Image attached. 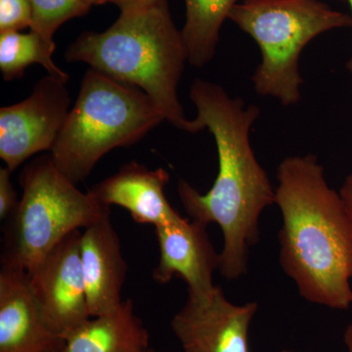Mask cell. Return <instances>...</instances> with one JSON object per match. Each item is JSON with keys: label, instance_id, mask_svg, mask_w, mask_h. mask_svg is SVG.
<instances>
[{"label": "cell", "instance_id": "cell-1", "mask_svg": "<svg viewBox=\"0 0 352 352\" xmlns=\"http://www.w3.org/2000/svg\"><path fill=\"white\" fill-rule=\"evenodd\" d=\"M189 96L197 109V131L208 129L214 135L219 173L206 194L180 179L178 196L190 219L221 229L219 271L234 281L248 272L250 252L258 242L259 219L275 204V188L251 144L252 127L261 110L201 78L192 83Z\"/></svg>", "mask_w": 352, "mask_h": 352}, {"label": "cell", "instance_id": "cell-2", "mask_svg": "<svg viewBox=\"0 0 352 352\" xmlns=\"http://www.w3.org/2000/svg\"><path fill=\"white\" fill-rule=\"evenodd\" d=\"M275 204L283 224L279 263L298 294L314 305H352V224L314 154L285 157L277 168Z\"/></svg>", "mask_w": 352, "mask_h": 352}, {"label": "cell", "instance_id": "cell-3", "mask_svg": "<svg viewBox=\"0 0 352 352\" xmlns=\"http://www.w3.org/2000/svg\"><path fill=\"white\" fill-rule=\"evenodd\" d=\"M65 58L80 62L115 80L142 89L164 120L188 133H197L178 97L186 62L182 31L171 18L166 0L153 6L120 11L106 31L87 32L69 46Z\"/></svg>", "mask_w": 352, "mask_h": 352}, {"label": "cell", "instance_id": "cell-4", "mask_svg": "<svg viewBox=\"0 0 352 352\" xmlns=\"http://www.w3.org/2000/svg\"><path fill=\"white\" fill-rule=\"evenodd\" d=\"M163 122L142 89L89 69L50 157L58 170L78 184L107 153L135 144Z\"/></svg>", "mask_w": 352, "mask_h": 352}, {"label": "cell", "instance_id": "cell-5", "mask_svg": "<svg viewBox=\"0 0 352 352\" xmlns=\"http://www.w3.org/2000/svg\"><path fill=\"white\" fill-rule=\"evenodd\" d=\"M228 19L261 50V61L252 76L256 94L286 107L302 98L298 64L307 44L324 32L352 27L351 15L320 0H242Z\"/></svg>", "mask_w": 352, "mask_h": 352}, {"label": "cell", "instance_id": "cell-6", "mask_svg": "<svg viewBox=\"0 0 352 352\" xmlns=\"http://www.w3.org/2000/svg\"><path fill=\"white\" fill-rule=\"evenodd\" d=\"M17 210L6 220L1 263L32 272L69 234L110 214L89 191L82 193L53 163L36 157L19 175Z\"/></svg>", "mask_w": 352, "mask_h": 352}, {"label": "cell", "instance_id": "cell-7", "mask_svg": "<svg viewBox=\"0 0 352 352\" xmlns=\"http://www.w3.org/2000/svg\"><path fill=\"white\" fill-rule=\"evenodd\" d=\"M66 85L47 75L25 100L0 109V157L11 171L52 149L71 111Z\"/></svg>", "mask_w": 352, "mask_h": 352}, {"label": "cell", "instance_id": "cell-8", "mask_svg": "<svg viewBox=\"0 0 352 352\" xmlns=\"http://www.w3.org/2000/svg\"><path fill=\"white\" fill-rule=\"evenodd\" d=\"M80 230L69 234L29 274L48 327L64 340L91 318L80 259Z\"/></svg>", "mask_w": 352, "mask_h": 352}, {"label": "cell", "instance_id": "cell-9", "mask_svg": "<svg viewBox=\"0 0 352 352\" xmlns=\"http://www.w3.org/2000/svg\"><path fill=\"white\" fill-rule=\"evenodd\" d=\"M258 302L235 305L217 286L210 298H187L171 320L183 352H250V327Z\"/></svg>", "mask_w": 352, "mask_h": 352}, {"label": "cell", "instance_id": "cell-10", "mask_svg": "<svg viewBox=\"0 0 352 352\" xmlns=\"http://www.w3.org/2000/svg\"><path fill=\"white\" fill-rule=\"evenodd\" d=\"M155 229L160 258L153 279L164 285L179 277L187 284L188 296L210 298L217 288L214 273L219 270V254L210 239L207 224L180 217Z\"/></svg>", "mask_w": 352, "mask_h": 352}, {"label": "cell", "instance_id": "cell-11", "mask_svg": "<svg viewBox=\"0 0 352 352\" xmlns=\"http://www.w3.org/2000/svg\"><path fill=\"white\" fill-rule=\"evenodd\" d=\"M64 342L48 327L27 271L1 263L0 352H60Z\"/></svg>", "mask_w": 352, "mask_h": 352}, {"label": "cell", "instance_id": "cell-12", "mask_svg": "<svg viewBox=\"0 0 352 352\" xmlns=\"http://www.w3.org/2000/svg\"><path fill=\"white\" fill-rule=\"evenodd\" d=\"M80 259L90 316L115 311L122 305L127 266L110 214L83 229Z\"/></svg>", "mask_w": 352, "mask_h": 352}, {"label": "cell", "instance_id": "cell-13", "mask_svg": "<svg viewBox=\"0 0 352 352\" xmlns=\"http://www.w3.org/2000/svg\"><path fill=\"white\" fill-rule=\"evenodd\" d=\"M168 182L170 175L163 168L149 170L143 164L131 162L88 191L102 205L126 208L134 221L152 224L156 228L182 217L164 195Z\"/></svg>", "mask_w": 352, "mask_h": 352}, {"label": "cell", "instance_id": "cell-14", "mask_svg": "<svg viewBox=\"0 0 352 352\" xmlns=\"http://www.w3.org/2000/svg\"><path fill=\"white\" fill-rule=\"evenodd\" d=\"M149 333L131 300L111 314L91 317L65 339L60 352H143Z\"/></svg>", "mask_w": 352, "mask_h": 352}, {"label": "cell", "instance_id": "cell-15", "mask_svg": "<svg viewBox=\"0 0 352 352\" xmlns=\"http://www.w3.org/2000/svg\"><path fill=\"white\" fill-rule=\"evenodd\" d=\"M242 0H184L186 19L182 29L188 63L201 68L217 52L220 30Z\"/></svg>", "mask_w": 352, "mask_h": 352}, {"label": "cell", "instance_id": "cell-16", "mask_svg": "<svg viewBox=\"0 0 352 352\" xmlns=\"http://www.w3.org/2000/svg\"><path fill=\"white\" fill-rule=\"evenodd\" d=\"M55 48V43L46 41L38 32L31 30L28 34L0 32V72L3 80L21 78L28 67L39 64L52 78L68 82L69 76L53 60Z\"/></svg>", "mask_w": 352, "mask_h": 352}, {"label": "cell", "instance_id": "cell-17", "mask_svg": "<svg viewBox=\"0 0 352 352\" xmlns=\"http://www.w3.org/2000/svg\"><path fill=\"white\" fill-rule=\"evenodd\" d=\"M32 6L31 31L54 43L55 32L64 23L82 17L91 8L83 0H30Z\"/></svg>", "mask_w": 352, "mask_h": 352}, {"label": "cell", "instance_id": "cell-18", "mask_svg": "<svg viewBox=\"0 0 352 352\" xmlns=\"http://www.w3.org/2000/svg\"><path fill=\"white\" fill-rule=\"evenodd\" d=\"M32 19L30 0H0V32L31 29Z\"/></svg>", "mask_w": 352, "mask_h": 352}, {"label": "cell", "instance_id": "cell-19", "mask_svg": "<svg viewBox=\"0 0 352 352\" xmlns=\"http://www.w3.org/2000/svg\"><path fill=\"white\" fill-rule=\"evenodd\" d=\"M7 166L0 168V219H9L17 210L20 201L11 182V173Z\"/></svg>", "mask_w": 352, "mask_h": 352}, {"label": "cell", "instance_id": "cell-20", "mask_svg": "<svg viewBox=\"0 0 352 352\" xmlns=\"http://www.w3.org/2000/svg\"><path fill=\"white\" fill-rule=\"evenodd\" d=\"M339 193L340 198L344 201V208H346L347 215H349L352 224V171L347 175Z\"/></svg>", "mask_w": 352, "mask_h": 352}, {"label": "cell", "instance_id": "cell-21", "mask_svg": "<svg viewBox=\"0 0 352 352\" xmlns=\"http://www.w3.org/2000/svg\"><path fill=\"white\" fill-rule=\"evenodd\" d=\"M160 1L162 0H108V3L116 4L120 11H126L153 6Z\"/></svg>", "mask_w": 352, "mask_h": 352}, {"label": "cell", "instance_id": "cell-22", "mask_svg": "<svg viewBox=\"0 0 352 352\" xmlns=\"http://www.w3.org/2000/svg\"><path fill=\"white\" fill-rule=\"evenodd\" d=\"M344 342L347 352H352V322L349 324L344 333Z\"/></svg>", "mask_w": 352, "mask_h": 352}, {"label": "cell", "instance_id": "cell-23", "mask_svg": "<svg viewBox=\"0 0 352 352\" xmlns=\"http://www.w3.org/2000/svg\"><path fill=\"white\" fill-rule=\"evenodd\" d=\"M342 1H346L349 3V7H351V17H352V0H342ZM346 69L349 71V73L352 76V52L351 56L349 58V61L346 63Z\"/></svg>", "mask_w": 352, "mask_h": 352}, {"label": "cell", "instance_id": "cell-24", "mask_svg": "<svg viewBox=\"0 0 352 352\" xmlns=\"http://www.w3.org/2000/svg\"><path fill=\"white\" fill-rule=\"evenodd\" d=\"M83 1L89 6H101V4L108 3V0H83Z\"/></svg>", "mask_w": 352, "mask_h": 352}, {"label": "cell", "instance_id": "cell-25", "mask_svg": "<svg viewBox=\"0 0 352 352\" xmlns=\"http://www.w3.org/2000/svg\"><path fill=\"white\" fill-rule=\"evenodd\" d=\"M143 352H157V351H149V349H146V351H143Z\"/></svg>", "mask_w": 352, "mask_h": 352}, {"label": "cell", "instance_id": "cell-26", "mask_svg": "<svg viewBox=\"0 0 352 352\" xmlns=\"http://www.w3.org/2000/svg\"><path fill=\"white\" fill-rule=\"evenodd\" d=\"M282 352H291V351H282Z\"/></svg>", "mask_w": 352, "mask_h": 352}]
</instances>
